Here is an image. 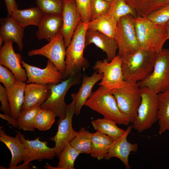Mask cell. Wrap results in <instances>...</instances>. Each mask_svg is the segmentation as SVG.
<instances>
[{"instance_id":"f35d334b","label":"cell","mask_w":169,"mask_h":169,"mask_svg":"<svg viewBox=\"0 0 169 169\" xmlns=\"http://www.w3.org/2000/svg\"><path fill=\"white\" fill-rule=\"evenodd\" d=\"M17 80L14 74L9 69L0 65V82L7 89L13 84Z\"/></svg>"},{"instance_id":"f6af8a7d","label":"cell","mask_w":169,"mask_h":169,"mask_svg":"<svg viewBox=\"0 0 169 169\" xmlns=\"http://www.w3.org/2000/svg\"><path fill=\"white\" fill-rule=\"evenodd\" d=\"M105 0L108 2H109L110 3H111L113 1V0Z\"/></svg>"},{"instance_id":"d590c367","label":"cell","mask_w":169,"mask_h":169,"mask_svg":"<svg viewBox=\"0 0 169 169\" xmlns=\"http://www.w3.org/2000/svg\"><path fill=\"white\" fill-rule=\"evenodd\" d=\"M64 0H36L37 7L44 14L62 13Z\"/></svg>"},{"instance_id":"b9f144b4","label":"cell","mask_w":169,"mask_h":169,"mask_svg":"<svg viewBox=\"0 0 169 169\" xmlns=\"http://www.w3.org/2000/svg\"><path fill=\"white\" fill-rule=\"evenodd\" d=\"M8 15H11L12 12L18 9V6L15 0H4Z\"/></svg>"},{"instance_id":"74e56055","label":"cell","mask_w":169,"mask_h":169,"mask_svg":"<svg viewBox=\"0 0 169 169\" xmlns=\"http://www.w3.org/2000/svg\"><path fill=\"white\" fill-rule=\"evenodd\" d=\"M110 3L105 0H91V20L107 13Z\"/></svg>"},{"instance_id":"8d00e7d4","label":"cell","mask_w":169,"mask_h":169,"mask_svg":"<svg viewBox=\"0 0 169 169\" xmlns=\"http://www.w3.org/2000/svg\"><path fill=\"white\" fill-rule=\"evenodd\" d=\"M146 17L155 23L166 24L169 21V3L153 11Z\"/></svg>"},{"instance_id":"3957f363","label":"cell","mask_w":169,"mask_h":169,"mask_svg":"<svg viewBox=\"0 0 169 169\" xmlns=\"http://www.w3.org/2000/svg\"><path fill=\"white\" fill-rule=\"evenodd\" d=\"M133 20L140 48L156 53L161 50L168 39L166 24L155 23L139 16Z\"/></svg>"},{"instance_id":"9c48e42d","label":"cell","mask_w":169,"mask_h":169,"mask_svg":"<svg viewBox=\"0 0 169 169\" xmlns=\"http://www.w3.org/2000/svg\"><path fill=\"white\" fill-rule=\"evenodd\" d=\"M133 17L128 14L122 17L117 22L115 39L118 46V54L121 57L131 54L140 48Z\"/></svg>"},{"instance_id":"9a60e30c","label":"cell","mask_w":169,"mask_h":169,"mask_svg":"<svg viewBox=\"0 0 169 169\" xmlns=\"http://www.w3.org/2000/svg\"><path fill=\"white\" fill-rule=\"evenodd\" d=\"M63 23L60 32L63 35L65 48L69 44L81 16L75 0H64L62 11Z\"/></svg>"},{"instance_id":"e575fe53","label":"cell","mask_w":169,"mask_h":169,"mask_svg":"<svg viewBox=\"0 0 169 169\" xmlns=\"http://www.w3.org/2000/svg\"><path fill=\"white\" fill-rule=\"evenodd\" d=\"M56 117L55 114L51 111L41 108L35 118V128L40 131L49 129L54 122Z\"/></svg>"},{"instance_id":"4dcf8cb0","label":"cell","mask_w":169,"mask_h":169,"mask_svg":"<svg viewBox=\"0 0 169 169\" xmlns=\"http://www.w3.org/2000/svg\"><path fill=\"white\" fill-rule=\"evenodd\" d=\"M41 109L40 105H37L21 110L16 120L18 129L34 131L35 118Z\"/></svg>"},{"instance_id":"52a82bcc","label":"cell","mask_w":169,"mask_h":169,"mask_svg":"<svg viewBox=\"0 0 169 169\" xmlns=\"http://www.w3.org/2000/svg\"><path fill=\"white\" fill-rule=\"evenodd\" d=\"M137 83L140 87H148L157 94L169 89V49L163 48L156 53L152 72Z\"/></svg>"},{"instance_id":"7a4b0ae2","label":"cell","mask_w":169,"mask_h":169,"mask_svg":"<svg viewBox=\"0 0 169 169\" xmlns=\"http://www.w3.org/2000/svg\"><path fill=\"white\" fill-rule=\"evenodd\" d=\"M87 30V23L81 21L74 32L69 44L66 48V68L63 74V80L67 79L73 74L81 73L89 66V63L83 56Z\"/></svg>"},{"instance_id":"83f0119b","label":"cell","mask_w":169,"mask_h":169,"mask_svg":"<svg viewBox=\"0 0 169 169\" xmlns=\"http://www.w3.org/2000/svg\"><path fill=\"white\" fill-rule=\"evenodd\" d=\"M159 133L161 135L169 131V89L158 94Z\"/></svg>"},{"instance_id":"d6986e66","label":"cell","mask_w":169,"mask_h":169,"mask_svg":"<svg viewBox=\"0 0 169 169\" xmlns=\"http://www.w3.org/2000/svg\"><path fill=\"white\" fill-rule=\"evenodd\" d=\"M103 77V74L98 73L96 71L90 76L84 73L82 84L79 91L71 94L72 100L75 102V114L76 115H79L83 106L91 96L93 86Z\"/></svg>"},{"instance_id":"7bdbcfd3","label":"cell","mask_w":169,"mask_h":169,"mask_svg":"<svg viewBox=\"0 0 169 169\" xmlns=\"http://www.w3.org/2000/svg\"><path fill=\"white\" fill-rule=\"evenodd\" d=\"M166 26L167 39H169V21L165 24Z\"/></svg>"},{"instance_id":"7c38bea8","label":"cell","mask_w":169,"mask_h":169,"mask_svg":"<svg viewBox=\"0 0 169 169\" xmlns=\"http://www.w3.org/2000/svg\"><path fill=\"white\" fill-rule=\"evenodd\" d=\"M75 102L74 100L66 105L65 117L59 119L57 122L58 128L56 134L49 139L55 143L54 147L57 156L66 145L70 143L77 133L73 129L72 125L73 117L75 114Z\"/></svg>"},{"instance_id":"6da1fadb","label":"cell","mask_w":169,"mask_h":169,"mask_svg":"<svg viewBox=\"0 0 169 169\" xmlns=\"http://www.w3.org/2000/svg\"><path fill=\"white\" fill-rule=\"evenodd\" d=\"M156 54L154 52L140 48L131 54L120 56L124 80L137 82L146 79L153 70Z\"/></svg>"},{"instance_id":"5bb4252c","label":"cell","mask_w":169,"mask_h":169,"mask_svg":"<svg viewBox=\"0 0 169 169\" xmlns=\"http://www.w3.org/2000/svg\"><path fill=\"white\" fill-rule=\"evenodd\" d=\"M22 142L25 145L27 153L23 158V165H28L31 161L37 160L42 161L44 159L50 160L57 155L54 148L48 146L47 141H41L40 137L35 140L26 139L25 136L20 132L16 131Z\"/></svg>"},{"instance_id":"d6a6232c","label":"cell","mask_w":169,"mask_h":169,"mask_svg":"<svg viewBox=\"0 0 169 169\" xmlns=\"http://www.w3.org/2000/svg\"><path fill=\"white\" fill-rule=\"evenodd\" d=\"M80 153L73 147L69 143L67 144L59 154V162L56 169H74L75 160Z\"/></svg>"},{"instance_id":"484cf974","label":"cell","mask_w":169,"mask_h":169,"mask_svg":"<svg viewBox=\"0 0 169 169\" xmlns=\"http://www.w3.org/2000/svg\"><path fill=\"white\" fill-rule=\"evenodd\" d=\"M44 14L37 6L27 9L14 10L11 16L22 27L25 28L29 25L38 26Z\"/></svg>"},{"instance_id":"ffe728a7","label":"cell","mask_w":169,"mask_h":169,"mask_svg":"<svg viewBox=\"0 0 169 169\" xmlns=\"http://www.w3.org/2000/svg\"><path fill=\"white\" fill-rule=\"evenodd\" d=\"M63 23L62 14H44L36 33L39 40L50 42L59 32Z\"/></svg>"},{"instance_id":"44dd1931","label":"cell","mask_w":169,"mask_h":169,"mask_svg":"<svg viewBox=\"0 0 169 169\" xmlns=\"http://www.w3.org/2000/svg\"><path fill=\"white\" fill-rule=\"evenodd\" d=\"M0 24V37L4 42L10 40L16 43L18 50L22 51L23 47L22 39L24 28L21 26L11 15L1 18Z\"/></svg>"},{"instance_id":"8fae6325","label":"cell","mask_w":169,"mask_h":169,"mask_svg":"<svg viewBox=\"0 0 169 169\" xmlns=\"http://www.w3.org/2000/svg\"><path fill=\"white\" fill-rule=\"evenodd\" d=\"M66 49L63 36L59 32L44 46L38 49L29 51L28 55L29 56L40 55L46 57L63 74L66 68Z\"/></svg>"},{"instance_id":"8992f818","label":"cell","mask_w":169,"mask_h":169,"mask_svg":"<svg viewBox=\"0 0 169 169\" xmlns=\"http://www.w3.org/2000/svg\"><path fill=\"white\" fill-rule=\"evenodd\" d=\"M82 76V73L73 74L58 84H49L50 94L41 108L51 111L59 119L64 118L67 105L64 99L66 94L71 86L80 83Z\"/></svg>"},{"instance_id":"836d02e7","label":"cell","mask_w":169,"mask_h":169,"mask_svg":"<svg viewBox=\"0 0 169 169\" xmlns=\"http://www.w3.org/2000/svg\"><path fill=\"white\" fill-rule=\"evenodd\" d=\"M107 13L113 17L117 22L120 18L128 14L134 17L138 16L136 10L124 0H113L110 3Z\"/></svg>"},{"instance_id":"f1b7e54d","label":"cell","mask_w":169,"mask_h":169,"mask_svg":"<svg viewBox=\"0 0 169 169\" xmlns=\"http://www.w3.org/2000/svg\"><path fill=\"white\" fill-rule=\"evenodd\" d=\"M136 11L138 16L146 17L153 11L169 3V0H124Z\"/></svg>"},{"instance_id":"ba28073f","label":"cell","mask_w":169,"mask_h":169,"mask_svg":"<svg viewBox=\"0 0 169 169\" xmlns=\"http://www.w3.org/2000/svg\"><path fill=\"white\" fill-rule=\"evenodd\" d=\"M116 99L121 112L133 123L136 119L141 101L137 82H127L125 85L110 91Z\"/></svg>"},{"instance_id":"5b68a950","label":"cell","mask_w":169,"mask_h":169,"mask_svg":"<svg viewBox=\"0 0 169 169\" xmlns=\"http://www.w3.org/2000/svg\"><path fill=\"white\" fill-rule=\"evenodd\" d=\"M141 101L136 118L132 123L138 132L150 128L158 120V94L146 87H140Z\"/></svg>"},{"instance_id":"30bf717a","label":"cell","mask_w":169,"mask_h":169,"mask_svg":"<svg viewBox=\"0 0 169 169\" xmlns=\"http://www.w3.org/2000/svg\"><path fill=\"white\" fill-rule=\"evenodd\" d=\"M121 63V58L118 54L110 62L107 59L96 61L93 69L103 75L99 85L110 91L125 85L127 82L124 79Z\"/></svg>"},{"instance_id":"4fadbf2b","label":"cell","mask_w":169,"mask_h":169,"mask_svg":"<svg viewBox=\"0 0 169 169\" xmlns=\"http://www.w3.org/2000/svg\"><path fill=\"white\" fill-rule=\"evenodd\" d=\"M21 64L26 71L27 84H56L63 80V74L49 60L47 61L46 66L44 69L30 65L22 59Z\"/></svg>"},{"instance_id":"4316f807","label":"cell","mask_w":169,"mask_h":169,"mask_svg":"<svg viewBox=\"0 0 169 169\" xmlns=\"http://www.w3.org/2000/svg\"><path fill=\"white\" fill-rule=\"evenodd\" d=\"M114 140L110 136L98 131L92 133L91 156L99 161L104 159Z\"/></svg>"},{"instance_id":"7402d4cb","label":"cell","mask_w":169,"mask_h":169,"mask_svg":"<svg viewBox=\"0 0 169 169\" xmlns=\"http://www.w3.org/2000/svg\"><path fill=\"white\" fill-rule=\"evenodd\" d=\"M0 141L6 145L11 154L9 168L15 169L22 161L27 153L25 145L20 139L18 134L17 133L15 137L11 136L5 133L2 126L0 127Z\"/></svg>"},{"instance_id":"ee69618b","label":"cell","mask_w":169,"mask_h":169,"mask_svg":"<svg viewBox=\"0 0 169 169\" xmlns=\"http://www.w3.org/2000/svg\"><path fill=\"white\" fill-rule=\"evenodd\" d=\"M4 42L3 39L2 38L0 37V47H1V45H2L3 43Z\"/></svg>"},{"instance_id":"603a6c76","label":"cell","mask_w":169,"mask_h":169,"mask_svg":"<svg viewBox=\"0 0 169 169\" xmlns=\"http://www.w3.org/2000/svg\"><path fill=\"white\" fill-rule=\"evenodd\" d=\"M50 93L49 84L37 83L26 84L24 102L21 110L37 105H41L47 99Z\"/></svg>"},{"instance_id":"cb8c5ba5","label":"cell","mask_w":169,"mask_h":169,"mask_svg":"<svg viewBox=\"0 0 169 169\" xmlns=\"http://www.w3.org/2000/svg\"><path fill=\"white\" fill-rule=\"evenodd\" d=\"M26 85L25 82L17 80L13 84L7 89L11 110V117L15 120H16L24 102Z\"/></svg>"},{"instance_id":"ab89813d","label":"cell","mask_w":169,"mask_h":169,"mask_svg":"<svg viewBox=\"0 0 169 169\" xmlns=\"http://www.w3.org/2000/svg\"><path fill=\"white\" fill-rule=\"evenodd\" d=\"M82 21L88 23L91 20V0H75Z\"/></svg>"},{"instance_id":"60d3db41","label":"cell","mask_w":169,"mask_h":169,"mask_svg":"<svg viewBox=\"0 0 169 169\" xmlns=\"http://www.w3.org/2000/svg\"><path fill=\"white\" fill-rule=\"evenodd\" d=\"M0 100L1 104L0 110L5 115L11 117V110L7 90L1 84H0Z\"/></svg>"},{"instance_id":"f546056e","label":"cell","mask_w":169,"mask_h":169,"mask_svg":"<svg viewBox=\"0 0 169 169\" xmlns=\"http://www.w3.org/2000/svg\"><path fill=\"white\" fill-rule=\"evenodd\" d=\"M114 121L104 117L91 121V124L96 131L105 134L114 139L120 138L125 130L119 127Z\"/></svg>"},{"instance_id":"e0dca14e","label":"cell","mask_w":169,"mask_h":169,"mask_svg":"<svg viewBox=\"0 0 169 169\" xmlns=\"http://www.w3.org/2000/svg\"><path fill=\"white\" fill-rule=\"evenodd\" d=\"M11 40L5 41L0 49V64L9 69L14 74L17 80L25 82L27 79L26 70L22 68V57L14 52Z\"/></svg>"},{"instance_id":"2e32d148","label":"cell","mask_w":169,"mask_h":169,"mask_svg":"<svg viewBox=\"0 0 169 169\" xmlns=\"http://www.w3.org/2000/svg\"><path fill=\"white\" fill-rule=\"evenodd\" d=\"M133 128L132 124L128 125L124 133L120 138L114 140L105 159L109 161L112 158H117L122 162L126 169L131 168L129 163V156L131 152H135L138 149L137 143H131L127 140V136Z\"/></svg>"},{"instance_id":"277c9868","label":"cell","mask_w":169,"mask_h":169,"mask_svg":"<svg viewBox=\"0 0 169 169\" xmlns=\"http://www.w3.org/2000/svg\"><path fill=\"white\" fill-rule=\"evenodd\" d=\"M84 105L118 124L128 125L130 123L120 111L114 95L101 85L93 92Z\"/></svg>"},{"instance_id":"d4e9b609","label":"cell","mask_w":169,"mask_h":169,"mask_svg":"<svg viewBox=\"0 0 169 169\" xmlns=\"http://www.w3.org/2000/svg\"><path fill=\"white\" fill-rule=\"evenodd\" d=\"M117 22L107 13L101 15L87 23V30L99 31L115 38L117 31Z\"/></svg>"},{"instance_id":"ac0fdd59","label":"cell","mask_w":169,"mask_h":169,"mask_svg":"<svg viewBox=\"0 0 169 169\" xmlns=\"http://www.w3.org/2000/svg\"><path fill=\"white\" fill-rule=\"evenodd\" d=\"M91 44H94L106 53L109 62L112 61L116 56L118 46L114 38L97 31L87 30L85 38V47Z\"/></svg>"},{"instance_id":"1f68e13d","label":"cell","mask_w":169,"mask_h":169,"mask_svg":"<svg viewBox=\"0 0 169 169\" xmlns=\"http://www.w3.org/2000/svg\"><path fill=\"white\" fill-rule=\"evenodd\" d=\"M91 135L84 127L81 128L69 143L80 153L90 154L92 147Z\"/></svg>"}]
</instances>
